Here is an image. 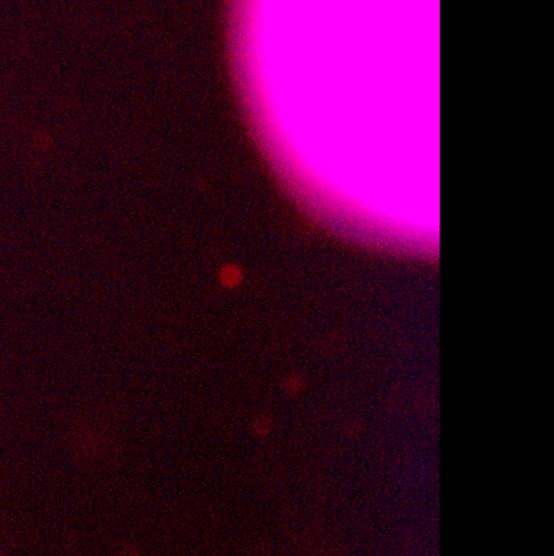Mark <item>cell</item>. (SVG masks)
Returning a JSON list of instances; mask_svg holds the SVG:
<instances>
[{"mask_svg":"<svg viewBox=\"0 0 554 556\" xmlns=\"http://www.w3.org/2000/svg\"><path fill=\"white\" fill-rule=\"evenodd\" d=\"M257 425H260L261 427H255V431H256V434H259V436H267L268 432L270 431L271 429V423H268L267 418H264V419H256Z\"/></svg>","mask_w":554,"mask_h":556,"instance_id":"1","label":"cell"}]
</instances>
